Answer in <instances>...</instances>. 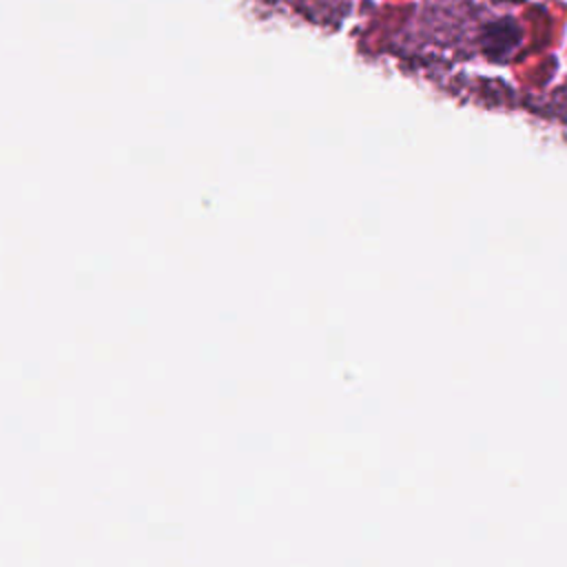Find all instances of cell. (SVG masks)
<instances>
[{
  "mask_svg": "<svg viewBox=\"0 0 567 567\" xmlns=\"http://www.w3.org/2000/svg\"><path fill=\"white\" fill-rule=\"evenodd\" d=\"M525 42V27L516 16H496L478 29V51L494 64H505Z\"/></svg>",
  "mask_w": 567,
  "mask_h": 567,
  "instance_id": "obj_1",
  "label": "cell"
}]
</instances>
